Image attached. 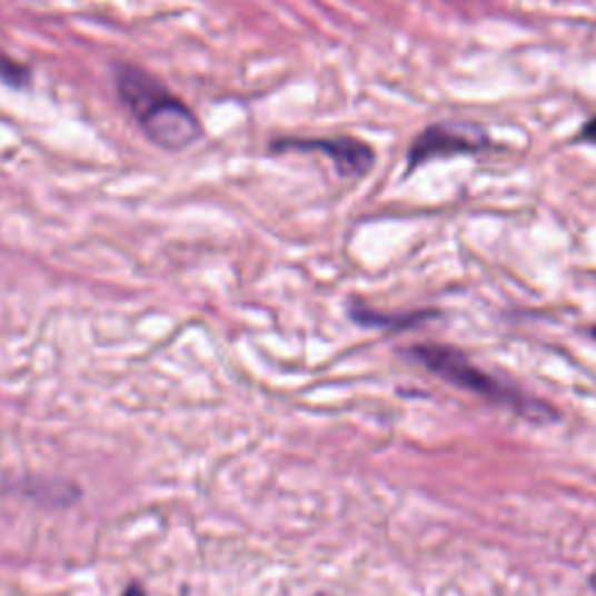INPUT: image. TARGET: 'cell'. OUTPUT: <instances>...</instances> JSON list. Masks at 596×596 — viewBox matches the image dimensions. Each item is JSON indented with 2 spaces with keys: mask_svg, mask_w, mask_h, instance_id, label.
Masks as SVG:
<instances>
[{
  "mask_svg": "<svg viewBox=\"0 0 596 596\" xmlns=\"http://www.w3.org/2000/svg\"><path fill=\"white\" fill-rule=\"evenodd\" d=\"M112 74L121 108L149 142L166 152H182L203 138L201 119L157 74L133 63H115Z\"/></svg>",
  "mask_w": 596,
  "mask_h": 596,
  "instance_id": "6da1fadb",
  "label": "cell"
},
{
  "mask_svg": "<svg viewBox=\"0 0 596 596\" xmlns=\"http://www.w3.org/2000/svg\"><path fill=\"white\" fill-rule=\"evenodd\" d=\"M417 364L429 368L434 376L443 378L445 383H450L455 387H461L466 391H474L483 399L506 406L519 415H525L536 421H548L557 419V413L545 406L543 401L532 399V396L522 394L515 387H508L499 378L489 376L483 368H478L466 355H461L455 347L447 345H417L408 352Z\"/></svg>",
  "mask_w": 596,
  "mask_h": 596,
  "instance_id": "7a4b0ae2",
  "label": "cell"
},
{
  "mask_svg": "<svg viewBox=\"0 0 596 596\" xmlns=\"http://www.w3.org/2000/svg\"><path fill=\"white\" fill-rule=\"evenodd\" d=\"M272 155L282 152H321L331 159L340 178H364L376 163L372 147L359 138H278L268 145Z\"/></svg>",
  "mask_w": 596,
  "mask_h": 596,
  "instance_id": "3957f363",
  "label": "cell"
},
{
  "mask_svg": "<svg viewBox=\"0 0 596 596\" xmlns=\"http://www.w3.org/2000/svg\"><path fill=\"white\" fill-rule=\"evenodd\" d=\"M489 136L476 123H434V127L421 131L408 152V168H417L419 163L431 161L436 157H450L461 152H483L487 149Z\"/></svg>",
  "mask_w": 596,
  "mask_h": 596,
  "instance_id": "277c9868",
  "label": "cell"
},
{
  "mask_svg": "<svg viewBox=\"0 0 596 596\" xmlns=\"http://www.w3.org/2000/svg\"><path fill=\"white\" fill-rule=\"evenodd\" d=\"M350 315L364 327H394V329H404L408 325H415V321H419V319L429 317V312H417L410 317H389V315H380V312L364 308V306H352Z\"/></svg>",
  "mask_w": 596,
  "mask_h": 596,
  "instance_id": "5b68a950",
  "label": "cell"
},
{
  "mask_svg": "<svg viewBox=\"0 0 596 596\" xmlns=\"http://www.w3.org/2000/svg\"><path fill=\"white\" fill-rule=\"evenodd\" d=\"M0 82H6L14 89L27 87L31 82V68L14 61L10 54L0 52Z\"/></svg>",
  "mask_w": 596,
  "mask_h": 596,
  "instance_id": "8992f818",
  "label": "cell"
},
{
  "mask_svg": "<svg viewBox=\"0 0 596 596\" xmlns=\"http://www.w3.org/2000/svg\"><path fill=\"white\" fill-rule=\"evenodd\" d=\"M580 140H583V142H592V145H596V117L589 119V121L585 123L583 131H580Z\"/></svg>",
  "mask_w": 596,
  "mask_h": 596,
  "instance_id": "52a82bcc",
  "label": "cell"
},
{
  "mask_svg": "<svg viewBox=\"0 0 596 596\" xmlns=\"http://www.w3.org/2000/svg\"><path fill=\"white\" fill-rule=\"evenodd\" d=\"M592 334H594V336H596V329H594V331H592Z\"/></svg>",
  "mask_w": 596,
  "mask_h": 596,
  "instance_id": "ba28073f",
  "label": "cell"
}]
</instances>
